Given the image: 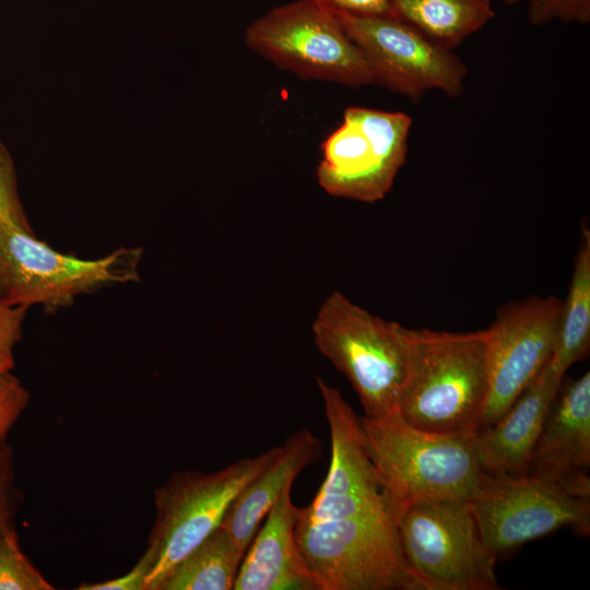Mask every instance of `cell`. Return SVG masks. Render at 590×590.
Here are the masks:
<instances>
[{
  "label": "cell",
  "mask_w": 590,
  "mask_h": 590,
  "mask_svg": "<svg viewBox=\"0 0 590 590\" xmlns=\"http://www.w3.org/2000/svg\"><path fill=\"white\" fill-rule=\"evenodd\" d=\"M282 445L214 472L179 471L155 489L156 519L148 551L153 567L145 590H156L166 574L216 530L240 491L280 455Z\"/></svg>",
  "instance_id": "cell-6"
},
{
  "label": "cell",
  "mask_w": 590,
  "mask_h": 590,
  "mask_svg": "<svg viewBox=\"0 0 590 590\" xmlns=\"http://www.w3.org/2000/svg\"><path fill=\"white\" fill-rule=\"evenodd\" d=\"M529 20L533 25L552 21L590 22V0H528Z\"/></svg>",
  "instance_id": "cell-22"
},
{
  "label": "cell",
  "mask_w": 590,
  "mask_h": 590,
  "mask_svg": "<svg viewBox=\"0 0 590 590\" xmlns=\"http://www.w3.org/2000/svg\"><path fill=\"white\" fill-rule=\"evenodd\" d=\"M54 587L21 551L11 528L0 540V590H51Z\"/></svg>",
  "instance_id": "cell-20"
},
{
  "label": "cell",
  "mask_w": 590,
  "mask_h": 590,
  "mask_svg": "<svg viewBox=\"0 0 590 590\" xmlns=\"http://www.w3.org/2000/svg\"><path fill=\"white\" fill-rule=\"evenodd\" d=\"M332 9L355 15H390V0H321Z\"/></svg>",
  "instance_id": "cell-27"
},
{
  "label": "cell",
  "mask_w": 590,
  "mask_h": 590,
  "mask_svg": "<svg viewBox=\"0 0 590 590\" xmlns=\"http://www.w3.org/2000/svg\"><path fill=\"white\" fill-rule=\"evenodd\" d=\"M332 10L364 55L375 84L412 101L429 91H440L451 98L464 92L468 68L453 50L434 44L391 15Z\"/></svg>",
  "instance_id": "cell-10"
},
{
  "label": "cell",
  "mask_w": 590,
  "mask_h": 590,
  "mask_svg": "<svg viewBox=\"0 0 590 590\" xmlns=\"http://www.w3.org/2000/svg\"><path fill=\"white\" fill-rule=\"evenodd\" d=\"M27 307H10L0 304V374L14 368V350L22 340Z\"/></svg>",
  "instance_id": "cell-24"
},
{
  "label": "cell",
  "mask_w": 590,
  "mask_h": 590,
  "mask_svg": "<svg viewBox=\"0 0 590 590\" xmlns=\"http://www.w3.org/2000/svg\"><path fill=\"white\" fill-rule=\"evenodd\" d=\"M412 357L398 413L438 434L477 430L488 393V332L411 329Z\"/></svg>",
  "instance_id": "cell-2"
},
{
  "label": "cell",
  "mask_w": 590,
  "mask_h": 590,
  "mask_svg": "<svg viewBox=\"0 0 590 590\" xmlns=\"http://www.w3.org/2000/svg\"><path fill=\"white\" fill-rule=\"evenodd\" d=\"M331 458L309 505L298 509L295 539L319 590H426L406 564L398 534L401 509L366 450L358 415L317 378Z\"/></svg>",
  "instance_id": "cell-1"
},
{
  "label": "cell",
  "mask_w": 590,
  "mask_h": 590,
  "mask_svg": "<svg viewBox=\"0 0 590 590\" xmlns=\"http://www.w3.org/2000/svg\"><path fill=\"white\" fill-rule=\"evenodd\" d=\"M564 377L548 362L496 423L472 434L475 455L485 474L494 477L526 474L530 453Z\"/></svg>",
  "instance_id": "cell-14"
},
{
  "label": "cell",
  "mask_w": 590,
  "mask_h": 590,
  "mask_svg": "<svg viewBox=\"0 0 590 590\" xmlns=\"http://www.w3.org/2000/svg\"><path fill=\"white\" fill-rule=\"evenodd\" d=\"M485 545L496 557L560 528L590 533V498L530 476H487L469 502Z\"/></svg>",
  "instance_id": "cell-11"
},
{
  "label": "cell",
  "mask_w": 590,
  "mask_h": 590,
  "mask_svg": "<svg viewBox=\"0 0 590 590\" xmlns=\"http://www.w3.org/2000/svg\"><path fill=\"white\" fill-rule=\"evenodd\" d=\"M153 567V557L146 550L138 563L125 575L97 583H82L79 590H145Z\"/></svg>",
  "instance_id": "cell-26"
},
{
  "label": "cell",
  "mask_w": 590,
  "mask_h": 590,
  "mask_svg": "<svg viewBox=\"0 0 590 590\" xmlns=\"http://www.w3.org/2000/svg\"><path fill=\"white\" fill-rule=\"evenodd\" d=\"M314 341L355 390L364 416L398 412L412 357L411 329L385 320L332 292L311 326Z\"/></svg>",
  "instance_id": "cell-4"
},
{
  "label": "cell",
  "mask_w": 590,
  "mask_h": 590,
  "mask_svg": "<svg viewBox=\"0 0 590 590\" xmlns=\"http://www.w3.org/2000/svg\"><path fill=\"white\" fill-rule=\"evenodd\" d=\"M590 350V233L583 227L566 299L562 304L558 338L551 367L565 376Z\"/></svg>",
  "instance_id": "cell-19"
},
{
  "label": "cell",
  "mask_w": 590,
  "mask_h": 590,
  "mask_svg": "<svg viewBox=\"0 0 590 590\" xmlns=\"http://www.w3.org/2000/svg\"><path fill=\"white\" fill-rule=\"evenodd\" d=\"M287 487L252 538L238 569L235 590H319L298 550V509Z\"/></svg>",
  "instance_id": "cell-15"
},
{
  "label": "cell",
  "mask_w": 590,
  "mask_h": 590,
  "mask_svg": "<svg viewBox=\"0 0 590 590\" xmlns=\"http://www.w3.org/2000/svg\"><path fill=\"white\" fill-rule=\"evenodd\" d=\"M563 300L530 296L504 305L488 332V393L479 428L496 423L551 361Z\"/></svg>",
  "instance_id": "cell-12"
},
{
  "label": "cell",
  "mask_w": 590,
  "mask_h": 590,
  "mask_svg": "<svg viewBox=\"0 0 590 590\" xmlns=\"http://www.w3.org/2000/svg\"><path fill=\"white\" fill-rule=\"evenodd\" d=\"M590 374L563 379L530 453L526 474L590 498Z\"/></svg>",
  "instance_id": "cell-13"
},
{
  "label": "cell",
  "mask_w": 590,
  "mask_h": 590,
  "mask_svg": "<svg viewBox=\"0 0 590 590\" xmlns=\"http://www.w3.org/2000/svg\"><path fill=\"white\" fill-rule=\"evenodd\" d=\"M390 15L453 50L495 16L491 0H390Z\"/></svg>",
  "instance_id": "cell-17"
},
{
  "label": "cell",
  "mask_w": 590,
  "mask_h": 590,
  "mask_svg": "<svg viewBox=\"0 0 590 590\" xmlns=\"http://www.w3.org/2000/svg\"><path fill=\"white\" fill-rule=\"evenodd\" d=\"M13 451L0 445V540L13 528L14 509Z\"/></svg>",
  "instance_id": "cell-25"
},
{
  "label": "cell",
  "mask_w": 590,
  "mask_h": 590,
  "mask_svg": "<svg viewBox=\"0 0 590 590\" xmlns=\"http://www.w3.org/2000/svg\"><path fill=\"white\" fill-rule=\"evenodd\" d=\"M245 44L303 80L351 87L375 84L364 55L321 0H296L271 9L247 27Z\"/></svg>",
  "instance_id": "cell-7"
},
{
  "label": "cell",
  "mask_w": 590,
  "mask_h": 590,
  "mask_svg": "<svg viewBox=\"0 0 590 590\" xmlns=\"http://www.w3.org/2000/svg\"><path fill=\"white\" fill-rule=\"evenodd\" d=\"M506 4H517V3H520L522 1H528V0H503Z\"/></svg>",
  "instance_id": "cell-28"
},
{
  "label": "cell",
  "mask_w": 590,
  "mask_h": 590,
  "mask_svg": "<svg viewBox=\"0 0 590 590\" xmlns=\"http://www.w3.org/2000/svg\"><path fill=\"white\" fill-rule=\"evenodd\" d=\"M245 552L220 526L178 562L156 590H231Z\"/></svg>",
  "instance_id": "cell-18"
},
{
  "label": "cell",
  "mask_w": 590,
  "mask_h": 590,
  "mask_svg": "<svg viewBox=\"0 0 590 590\" xmlns=\"http://www.w3.org/2000/svg\"><path fill=\"white\" fill-rule=\"evenodd\" d=\"M368 456L401 509L427 499L470 502L484 485L472 434H438L408 424L398 412L358 416Z\"/></svg>",
  "instance_id": "cell-3"
},
{
  "label": "cell",
  "mask_w": 590,
  "mask_h": 590,
  "mask_svg": "<svg viewBox=\"0 0 590 590\" xmlns=\"http://www.w3.org/2000/svg\"><path fill=\"white\" fill-rule=\"evenodd\" d=\"M406 564L426 590H498L496 557L463 499H427L398 519Z\"/></svg>",
  "instance_id": "cell-8"
},
{
  "label": "cell",
  "mask_w": 590,
  "mask_h": 590,
  "mask_svg": "<svg viewBox=\"0 0 590 590\" xmlns=\"http://www.w3.org/2000/svg\"><path fill=\"white\" fill-rule=\"evenodd\" d=\"M0 223L34 232L24 211L17 190L13 160L0 142Z\"/></svg>",
  "instance_id": "cell-21"
},
{
  "label": "cell",
  "mask_w": 590,
  "mask_h": 590,
  "mask_svg": "<svg viewBox=\"0 0 590 590\" xmlns=\"http://www.w3.org/2000/svg\"><path fill=\"white\" fill-rule=\"evenodd\" d=\"M142 248L121 247L98 259L55 250L27 232L0 223V304L52 312L85 294L138 282Z\"/></svg>",
  "instance_id": "cell-5"
},
{
  "label": "cell",
  "mask_w": 590,
  "mask_h": 590,
  "mask_svg": "<svg viewBox=\"0 0 590 590\" xmlns=\"http://www.w3.org/2000/svg\"><path fill=\"white\" fill-rule=\"evenodd\" d=\"M322 457L320 440L308 428L288 436L279 457L236 496L221 527L246 553L261 521L295 479Z\"/></svg>",
  "instance_id": "cell-16"
},
{
  "label": "cell",
  "mask_w": 590,
  "mask_h": 590,
  "mask_svg": "<svg viewBox=\"0 0 590 590\" xmlns=\"http://www.w3.org/2000/svg\"><path fill=\"white\" fill-rule=\"evenodd\" d=\"M411 127L412 118L402 111L347 107L321 144L318 185L337 198L382 200L406 160Z\"/></svg>",
  "instance_id": "cell-9"
},
{
  "label": "cell",
  "mask_w": 590,
  "mask_h": 590,
  "mask_svg": "<svg viewBox=\"0 0 590 590\" xmlns=\"http://www.w3.org/2000/svg\"><path fill=\"white\" fill-rule=\"evenodd\" d=\"M30 392L11 371L0 374V445L30 404Z\"/></svg>",
  "instance_id": "cell-23"
}]
</instances>
